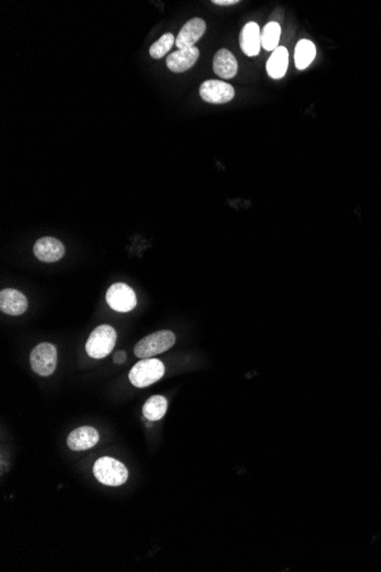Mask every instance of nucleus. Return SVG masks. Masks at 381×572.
<instances>
[{
  "mask_svg": "<svg viewBox=\"0 0 381 572\" xmlns=\"http://www.w3.org/2000/svg\"><path fill=\"white\" fill-rule=\"evenodd\" d=\"M212 4H216L218 6H231L238 4V0H212Z\"/></svg>",
  "mask_w": 381,
  "mask_h": 572,
  "instance_id": "21",
  "label": "nucleus"
},
{
  "mask_svg": "<svg viewBox=\"0 0 381 572\" xmlns=\"http://www.w3.org/2000/svg\"><path fill=\"white\" fill-rule=\"evenodd\" d=\"M200 96L212 105H223L232 101L236 90L232 85L219 81H207L200 86Z\"/></svg>",
  "mask_w": 381,
  "mask_h": 572,
  "instance_id": "7",
  "label": "nucleus"
},
{
  "mask_svg": "<svg viewBox=\"0 0 381 572\" xmlns=\"http://www.w3.org/2000/svg\"><path fill=\"white\" fill-rule=\"evenodd\" d=\"M164 375V366L158 359H143L131 368L129 381L135 388H144L155 384Z\"/></svg>",
  "mask_w": 381,
  "mask_h": 572,
  "instance_id": "4",
  "label": "nucleus"
},
{
  "mask_svg": "<svg viewBox=\"0 0 381 572\" xmlns=\"http://www.w3.org/2000/svg\"><path fill=\"white\" fill-rule=\"evenodd\" d=\"M107 305L116 312H131L138 304L134 290L126 283H114L107 292Z\"/></svg>",
  "mask_w": 381,
  "mask_h": 572,
  "instance_id": "6",
  "label": "nucleus"
},
{
  "mask_svg": "<svg viewBox=\"0 0 381 572\" xmlns=\"http://www.w3.org/2000/svg\"><path fill=\"white\" fill-rule=\"evenodd\" d=\"M207 24L202 18H194L184 24L176 38V46L179 49L194 47V44L206 32Z\"/></svg>",
  "mask_w": 381,
  "mask_h": 572,
  "instance_id": "9",
  "label": "nucleus"
},
{
  "mask_svg": "<svg viewBox=\"0 0 381 572\" xmlns=\"http://www.w3.org/2000/svg\"><path fill=\"white\" fill-rule=\"evenodd\" d=\"M33 253L40 262L54 263L60 261L64 254V244L52 237H44L37 240L33 246Z\"/></svg>",
  "mask_w": 381,
  "mask_h": 572,
  "instance_id": "8",
  "label": "nucleus"
},
{
  "mask_svg": "<svg viewBox=\"0 0 381 572\" xmlns=\"http://www.w3.org/2000/svg\"><path fill=\"white\" fill-rule=\"evenodd\" d=\"M316 56L314 42L308 39H301L295 48V63L298 70H305L310 66Z\"/></svg>",
  "mask_w": 381,
  "mask_h": 572,
  "instance_id": "16",
  "label": "nucleus"
},
{
  "mask_svg": "<svg viewBox=\"0 0 381 572\" xmlns=\"http://www.w3.org/2000/svg\"><path fill=\"white\" fill-rule=\"evenodd\" d=\"M30 364L33 371L39 376H51L56 369V347L53 344H39L31 352Z\"/></svg>",
  "mask_w": 381,
  "mask_h": 572,
  "instance_id": "5",
  "label": "nucleus"
},
{
  "mask_svg": "<svg viewBox=\"0 0 381 572\" xmlns=\"http://www.w3.org/2000/svg\"><path fill=\"white\" fill-rule=\"evenodd\" d=\"M0 310L8 316H21L28 310V299L18 290L6 288L0 292Z\"/></svg>",
  "mask_w": 381,
  "mask_h": 572,
  "instance_id": "12",
  "label": "nucleus"
},
{
  "mask_svg": "<svg viewBox=\"0 0 381 572\" xmlns=\"http://www.w3.org/2000/svg\"><path fill=\"white\" fill-rule=\"evenodd\" d=\"M176 337L173 331L160 330L149 336L144 337L134 347V353L138 358L150 359L171 349L175 344Z\"/></svg>",
  "mask_w": 381,
  "mask_h": 572,
  "instance_id": "2",
  "label": "nucleus"
},
{
  "mask_svg": "<svg viewBox=\"0 0 381 572\" xmlns=\"http://www.w3.org/2000/svg\"><path fill=\"white\" fill-rule=\"evenodd\" d=\"M240 46L247 56H257L262 48V31L256 22H249L240 33Z\"/></svg>",
  "mask_w": 381,
  "mask_h": 572,
  "instance_id": "11",
  "label": "nucleus"
},
{
  "mask_svg": "<svg viewBox=\"0 0 381 572\" xmlns=\"http://www.w3.org/2000/svg\"><path fill=\"white\" fill-rule=\"evenodd\" d=\"M200 56L199 48L190 47L179 49L167 57L168 69L176 73L188 71L197 63Z\"/></svg>",
  "mask_w": 381,
  "mask_h": 572,
  "instance_id": "13",
  "label": "nucleus"
},
{
  "mask_svg": "<svg viewBox=\"0 0 381 572\" xmlns=\"http://www.w3.org/2000/svg\"><path fill=\"white\" fill-rule=\"evenodd\" d=\"M174 42H176V39L175 37L173 36V33H164V36L161 37L159 40H157V42L151 46V48H150V55H151L152 59H155V60L162 59V57L171 49Z\"/></svg>",
  "mask_w": 381,
  "mask_h": 572,
  "instance_id": "19",
  "label": "nucleus"
},
{
  "mask_svg": "<svg viewBox=\"0 0 381 572\" xmlns=\"http://www.w3.org/2000/svg\"><path fill=\"white\" fill-rule=\"evenodd\" d=\"M126 359H127V354H126V352L119 351L116 352V354H114V362L116 364H122L125 362Z\"/></svg>",
  "mask_w": 381,
  "mask_h": 572,
  "instance_id": "20",
  "label": "nucleus"
},
{
  "mask_svg": "<svg viewBox=\"0 0 381 572\" xmlns=\"http://www.w3.org/2000/svg\"><path fill=\"white\" fill-rule=\"evenodd\" d=\"M289 66V53L286 47H277L266 63V71L272 79L284 77Z\"/></svg>",
  "mask_w": 381,
  "mask_h": 572,
  "instance_id": "15",
  "label": "nucleus"
},
{
  "mask_svg": "<svg viewBox=\"0 0 381 572\" xmlns=\"http://www.w3.org/2000/svg\"><path fill=\"white\" fill-rule=\"evenodd\" d=\"M281 37V25L275 22H268L262 32V47L267 52H273L279 47Z\"/></svg>",
  "mask_w": 381,
  "mask_h": 572,
  "instance_id": "18",
  "label": "nucleus"
},
{
  "mask_svg": "<svg viewBox=\"0 0 381 572\" xmlns=\"http://www.w3.org/2000/svg\"><path fill=\"white\" fill-rule=\"evenodd\" d=\"M116 331L109 325H101L92 330L87 340L86 352L92 359H103L114 351Z\"/></svg>",
  "mask_w": 381,
  "mask_h": 572,
  "instance_id": "3",
  "label": "nucleus"
},
{
  "mask_svg": "<svg viewBox=\"0 0 381 572\" xmlns=\"http://www.w3.org/2000/svg\"><path fill=\"white\" fill-rule=\"evenodd\" d=\"M214 71L223 79H231L238 73V61L226 48H222L214 54Z\"/></svg>",
  "mask_w": 381,
  "mask_h": 572,
  "instance_id": "14",
  "label": "nucleus"
},
{
  "mask_svg": "<svg viewBox=\"0 0 381 572\" xmlns=\"http://www.w3.org/2000/svg\"><path fill=\"white\" fill-rule=\"evenodd\" d=\"M168 403L162 395H155L150 398L143 405V415L146 419L157 422L164 418L167 412Z\"/></svg>",
  "mask_w": 381,
  "mask_h": 572,
  "instance_id": "17",
  "label": "nucleus"
},
{
  "mask_svg": "<svg viewBox=\"0 0 381 572\" xmlns=\"http://www.w3.org/2000/svg\"><path fill=\"white\" fill-rule=\"evenodd\" d=\"M92 472L99 482L109 487L122 486L128 479V470L126 466L119 460L111 457H102L97 459L94 464Z\"/></svg>",
  "mask_w": 381,
  "mask_h": 572,
  "instance_id": "1",
  "label": "nucleus"
},
{
  "mask_svg": "<svg viewBox=\"0 0 381 572\" xmlns=\"http://www.w3.org/2000/svg\"><path fill=\"white\" fill-rule=\"evenodd\" d=\"M99 441V432L94 427H83L70 433L66 443L71 451H84L95 447Z\"/></svg>",
  "mask_w": 381,
  "mask_h": 572,
  "instance_id": "10",
  "label": "nucleus"
}]
</instances>
